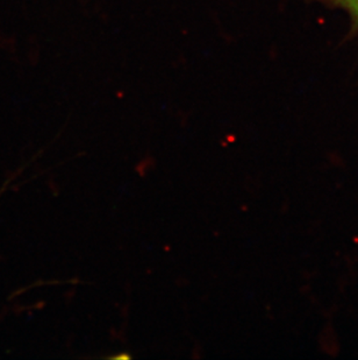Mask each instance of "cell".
I'll list each match as a JSON object with an SVG mask.
<instances>
[{
    "label": "cell",
    "mask_w": 358,
    "mask_h": 360,
    "mask_svg": "<svg viewBox=\"0 0 358 360\" xmlns=\"http://www.w3.org/2000/svg\"><path fill=\"white\" fill-rule=\"evenodd\" d=\"M336 6L343 7L358 21V0H329Z\"/></svg>",
    "instance_id": "obj_1"
}]
</instances>
